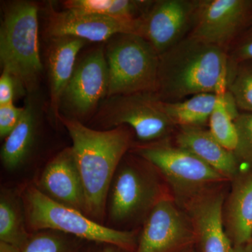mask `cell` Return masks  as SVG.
<instances>
[{
	"instance_id": "obj_1",
	"label": "cell",
	"mask_w": 252,
	"mask_h": 252,
	"mask_svg": "<svg viewBox=\"0 0 252 252\" xmlns=\"http://www.w3.org/2000/svg\"><path fill=\"white\" fill-rule=\"evenodd\" d=\"M236 65L226 50L188 36L159 56L156 94L165 102L207 93L223 94Z\"/></svg>"
},
{
	"instance_id": "obj_2",
	"label": "cell",
	"mask_w": 252,
	"mask_h": 252,
	"mask_svg": "<svg viewBox=\"0 0 252 252\" xmlns=\"http://www.w3.org/2000/svg\"><path fill=\"white\" fill-rule=\"evenodd\" d=\"M59 120L72 139V148L85 191L86 215L99 223L105 216L113 178L132 147V132L126 126L96 130L62 115Z\"/></svg>"
},
{
	"instance_id": "obj_3",
	"label": "cell",
	"mask_w": 252,
	"mask_h": 252,
	"mask_svg": "<svg viewBox=\"0 0 252 252\" xmlns=\"http://www.w3.org/2000/svg\"><path fill=\"white\" fill-rule=\"evenodd\" d=\"M39 8L31 1H14L5 6L0 27V61L28 94L36 93L41 72L39 46Z\"/></svg>"
},
{
	"instance_id": "obj_4",
	"label": "cell",
	"mask_w": 252,
	"mask_h": 252,
	"mask_svg": "<svg viewBox=\"0 0 252 252\" xmlns=\"http://www.w3.org/2000/svg\"><path fill=\"white\" fill-rule=\"evenodd\" d=\"M23 201L26 222L31 230L61 232L130 252L137 248L133 231L104 226L83 212L55 201L34 186L26 189Z\"/></svg>"
},
{
	"instance_id": "obj_5",
	"label": "cell",
	"mask_w": 252,
	"mask_h": 252,
	"mask_svg": "<svg viewBox=\"0 0 252 252\" xmlns=\"http://www.w3.org/2000/svg\"><path fill=\"white\" fill-rule=\"evenodd\" d=\"M107 97L157 93L159 55L150 43L135 34H119L107 41Z\"/></svg>"
},
{
	"instance_id": "obj_6",
	"label": "cell",
	"mask_w": 252,
	"mask_h": 252,
	"mask_svg": "<svg viewBox=\"0 0 252 252\" xmlns=\"http://www.w3.org/2000/svg\"><path fill=\"white\" fill-rule=\"evenodd\" d=\"M134 151L163 175L182 204L227 180L193 154L172 144L169 139L140 144Z\"/></svg>"
},
{
	"instance_id": "obj_7",
	"label": "cell",
	"mask_w": 252,
	"mask_h": 252,
	"mask_svg": "<svg viewBox=\"0 0 252 252\" xmlns=\"http://www.w3.org/2000/svg\"><path fill=\"white\" fill-rule=\"evenodd\" d=\"M156 93L117 94L107 97L94 114V121L104 130L130 127L144 144L168 139L175 130Z\"/></svg>"
},
{
	"instance_id": "obj_8",
	"label": "cell",
	"mask_w": 252,
	"mask_h": 252,
	"mask_svg": "<svg viewBox=\"0 0 252 252\" xmlns=\"http://www.w3.org/2000/svg\"><path fill=\"white\" fill-rule=\"evenodd\" d=\"M163 195L153 176L137 162L126 161L124 157L109 189L107 204L109 220L121 224L148 215Z\"/></svg>"
},
{
	"instance_id": "obj_9",
	"label": "cell",
	"mask_w": 252,
	"mask_h": 252,
	"mask_svg": "<svg viewBox=\"0 0 252 252\" xmlns=\"http://www.w3.org/2000/svg\"><path fill=\"white\" fill-rule=\"evenodd\" d=\"M109 71L102 46L88 53L76 65L63 94L60 114L83 123L97 112L107 98Z\"/></svg>"
},
{
	"instance_id": "obj_10",
	"label": "cell",
	"mask_w": 252,
	"mask_h": 252,
	"mask_svg": "<svg viewBox=\"0 0 252 252\" xmlns=\"http://www.w3.org/2000/svg\"><path fill=\"white\" fill-rule=\"evenodd\" d=\"M252 24V0H198L189 36L228 51Z\"/></svg>"
},
{
	"instance_id": "obj_11",
	"label": "cell",
	"mask_w": 252,
	"mask_h": 252,
	"mask_svg": "<svg viewBox=\"0 0 252 252\" xmlns=\"http://www.w3.org/2000/svg\"><path fill=\"white\" fill-rule=\"evenodd\" d=\"M195 243L188 215L164 195L146 217L135 252H177Z\"/></svg>"
},
{
	"instance_id": "obj_12",
	"label": "cell",
	"mask_w": 252,
	"mask_h": 252,
	"mask_svg": "<svg viewBox=\"0 0 252 252\" xmlns=\"http://www.w3.org/2000/svg\"><path fill=\"white\" fill-rule=\"evenodd\" d=\"M198 0H156L141 18L138 35L159 56L190 34Z\"/></svg>"
},
{
	"instance_id": "obj_13",
	"label": "cell",
	"mask_w": 252,
	"mask_h": 252,
	"mask_svg": "<svg viewBox=\"0 0 252 252\" xmlns=\"http://www.w3.org/2000/svg\"><path fill=\"white\" fill-rule=\"evenodd\" d=\"M46 9V32L50 39L74 36L104 42L119 34H138L141 18L124 20L75 10L56 11L51 4Z\"/></svg>"
},
{
	"instance_id": "obj_14",
	"label": "cell",
	"mask_w": 252,
	"mask_h": 252,
	"mask_svg": "<svg viewBox=\"0 0 252 252\" xmlns=\"http://www.w3.org/2000/svg\"><path fill=\"white\" fill-rule=\"evenodd\" d=\"M223 193L207 190L182 204L201 252H235L223 222Z\"/></svg>"
},
{
	"instance_id": "obj_15",
	"label": "cell",
	"mask_w": 252,
	"mask_h": 252,
	"mask_svg": "<svg viewBox=\"0 0 252 252\" xmlns=\"http://www.w3.org/2000/svg\"><path fill=\"white\" fill-rule=\"evenodd\" d=\"M37 189L55 201L86 215L85 191L72 147L63 149L46 164Z\"/></svg>"
},
{
	"instance_id": "obj_16",
	"label": "cell",
	"mask_w": 252,
	"mask_h": 252,
	"mask_svg": "<svg viewBox=\"0 0 252 252\" xmlns=\"http://www.w3.org/2000/svg\"><path fill=\"white\" fill-rule=\"evenodd\" d=\"M47 52L50 88V110L59 120L61 99L75 69L76 61L86 41L74 36L51 38Z\"/></svg>"
},
{
	"instance_id": "obj_17",
	"label": "cell",
	"mask_w": 252,
	"mask_h": 252,
	"mask_svg": "<svg viewBox=\"0 0 252 252\" xmlns=\"http://www.w3.org/2000/svg\"><path fill=\"white\" fill-rule=\"evenodd\" d=\"M177 128V147L193 154L227 180H233L240 173V164L234 153L219 143L209 130L202 127Z\"/></svg>"
},
{
	"instance_id": "obj_18",
	"label": "cell",
	"mask_w": 252,
	"mask_h": 252,
	"mask_svg": "<svg viewBox=\"0 0 252 252\" xmlns=\"http://www.w3.org/2000/svg\"><path fill=\"white\" fill-rule=\"evenodd\" d=\"M225 231L235 247L251 243L252 238V170H240L233 180L225 204Z\"/></svg>"
},
{
	"instance_id": "obj_19",
	"label": "cell",
	"mask_w": 252,
	"mask_h": 252,
	"mask_svg": "<svg viewBox=\"0 0 252 252\" xmlns=\"http://www.w3.org/2000/svg\"><path fill=\"white\" fill-rule=\"evenodd\" d=\"M23 108L19 122L4 139L1 149V163L9 171L22 166L35 143L41 111L36 93L28 94Z\"/></svg>"
},
{
	"instance_id": "obj_20",
	"label": "cell",
	"mask_w": 252,
	"mask_h": 252,
	"mask_svg": "<svg viewBox=\"0 0 252 252\" xmlns=\"http://www.w3.org/2000/svg\"><path fill=\"white\" fill-rule=\"evenodd\" d=\"M223 94H195L175 102L162 101V110L177 127H203L209 122L212 112Z\"/></svg>"
},
{
	"instance_id": "obj_21",
	"label": "cell",
	"mask_w": 252,
	"mask_h": 252,
	"mask_svg": "<svg viewBox=\"0 0 252 252\" xmlns=\"http://www.w3.org/2000/svg\"><path fill=\"white\" fill-rule=\"evenodd\" d=\"M26 225L23 199L11 190L2 189L0 197V242L21 250L30 238Z\"/></svg>"
},
{
	"instance_id": "obj_22",
	"label": "cell",
	"mask_w": 252,
	"mask_h": 252,
	"mask_svg": "<svg viewBox=\"0 0 252 252\" xmlns=\"http://www.w3.org/2000/svg\"><path fill=\"white\" fill-rule=\"evenodd\" d=\"M154 1L146 0H67L65 9L75 10L124 20L140 19Z\"/></svg>"
},
{
	"instance_id": "obj_23",
	"label": "cell",
	"mask_w": 252,
	"mask_h": 252,
	"mask_svg": "<svg viewBox=\"0 0 252 252\" xmlns=\"http://www.w3.org/2000/svg\"><path fill=\"white\" fill-rule=\"evenodd\" d=\"M240 113L233 96L226 91L222 94L209 119L210 133L219 143L230 152H234L238 143L235 119Z\"/></svg>"
},
{
	"instance_id": "obj_24",
	"label": "cell",
	"mask_w": 252,
	"mask_h": 252,
	"mask_svg": "<svg viewBox=\"0 0 252 252\" xmlns=\"http://www.w3.org/2000/svg\"><path fill=\"white\" fill-rule=\"evenodd\" d=\"M240 112L252 114V61L237 64L228 86Z\"/></svg>"
},
{
	"instance_id": "obj_25",
	"label": "cell",
	"mask_w": 252,
	"mask_h": 252,
	"mask_svg": "<svg viewBox=\"0 0 252 252\" xmlns=\"http://www.w3.org/2000/svg\"><path fill=\"white\" fill-rule=\"evenodd\" d=\"M54 230H41L30 235L21 252H73L72 243Z\"/></svg>"
},
{
	"instance_id": "obj_26",
	"label": "cell",
	"mask_w": 252,
	"mask_h": 252,
	"mask_svg": "<svg viewBox=\"0 0 252 252\" xmlns=\"http://www.w3.org/2000/svg\"><path fill=\"white\" fill-rule=\"evenodd\" d=\"M238 132V143L234 153L239 162L252 170V114L240 112L235 119Z\"/></svg>"
},
{
	"instance_id": "obj_27",
	"label": "cell",
	"mask_w": 252,
	"mask_h": 252,
	"mask_svg": "<svg viewBox=\"0 0 252 252\" xmlns=\"http://www.w3.org/2000/svg\"><path fill=\"white\" fill-rule=\"evenodd\" d=\"M28 94L24 86L14 75L2 70L0 77V106L14 102L17 95Z\"/></svg>"
},
{
	"instance_id": "obj_28",
	"label": "cell",
	"mask_w": 252,
	"mask_h": 252,
	"mask_svg": "<svg viewBox=\"0 0 252 252\" xmlns=\"http://www.w3.org/2000/svg\"><path fill=\"white\" fill-rule=\"evenodd\" d=\"M228 54L230 61L236 64L252 61V24L230 46Z\"/></svg>"
},
{
	"instance_id": "obj_29",
	"label": "cell",
	"mask_w": 252,
	"mask_h": 252,
	"mask_svg": "<svg viewBox=\"0 0 252 252\" xmlns=\"http://www.w3.org/2000/svg\"><path fill=\"white\" fill-rule=\"evenodd\" d=\"M24 108L16 107L14 102L0 106V137L4 139L17 125Z\"/></svg>"
},
{
	"instance_id": "obj_30",
	"label": "cell",
	"mask_w": 252,
	"mask_h": 252,
	"mask_svg": "<svg viewBox=\"0 0 252 252\" xmlns=\"http://www.w3.org/2000/svg\"><path fill=\"white\" fill-rule=\"evenodd\" d=\"M0 252H21V250L14 245L0 242Z\"/></svg>"
},
{
	"instance_id": "obj_31",
	"label": "cell",
	"mask_w": 252,
	"mask_h": 252,
	"mask_svg": "<svg viewBox=\"0 0 252 252\" xmlns=\"http://www.w3.org/2000/svg\"><path fill=\"white\" fill-rule=\"evenodd\" d=\"M235 252H252V245L251 243L246 245L235 247Z\"/></svg>"
},
{
	"instance_id": "obj_32",
	"label": "cell",
	"mask_w": 252,
	"mask_h": 252,
	"mask_svg": "<svg viewBox=\"0 0 252 252\" xmlns=\"http://www.w3.org/2000/svg\"><path fill=\"white\" fill-rule=\"evenodd\" d=\"M102 252H130L126 251V250H122V249L117 248V247L112 246L104 249Z\"/></svg>"
},
{
	"instance_id": "obj_33",
	"label": "cell",
	"mask_w": 252,
	"mask_h": 252,
	"mask_svg": "<svg viewBox=\"0 0 252 252\" xmlns=\"http://www.w3.org/2000/svg\"><path fill=\"white\" fill-rule=\"evenodd\" d=\"M187 252H195V251H194V250H189V251Z\"/></svg>"
},
{
	"instance_id": "obj_34",
	"label": "cell",
	"mask_w": 252,
	"mask_h": 252,
	"mask_svg": "<svg viewBox=\"0 0 252 252\" xmlns=\"http://www.w3.org/2000/svg\"><path fill=\"white\" fill-rule=\"evenodd\" d=\"M251 243V244H252V241H251V243Z\"/></svg>"
}]
</instances>
